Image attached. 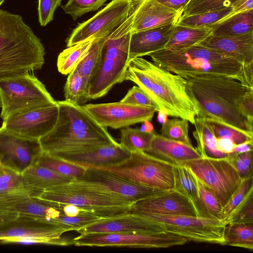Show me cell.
<instances>
[{"mask_svg":"<svg viewBox=\"0 0 253 253\" xmlns=\"http://www.w3.org/2000/svg\"><path fill=\"white\" fill-rule=\"evenodd\" d=\"M67 231L69 230L62 226L19 215L9 221L0 224V242L4 244L32 240L37 244L68 246L72 245V239L62 236Z\"/></svg>","mask_w":253,"mask_h":253,"instance_id":"12","label":"cell"},{"mask_svg":"<svg viewBox=\"0 0 253 253\" xmlns=\"http://www.w3.org/2000/svg\"><path fill=\"white\" fill-rule=\"evenodd\" d=\"M129 212L138 214L197 216L190 201L174 189L137 201L132 206Z\"/></svg>","mask_w":253,"mask_h":253,"instance_id":"20","label":"cell"},{"mask_svg":"<svg viewBox=\"0 0 253 253\" xmlns=\"http://www.w3.org/2000/svg\"><path fill=\"white\" fill-rule=\"evenodd\" d=\"M236 0H190L181 16L197 14L209 11L231 7Z\"/></svg>","mask_w":253,"mask_h":253,"instance_id":"43","label":"cell"},{"mask_svg":"<svg viewBox=\"0 0 253 253\" xmlns=\"http://www.w3.org/2000/svg\"><path fill=\"white\" fill-rule=\"evenodd\" d=\"M185 238L168 231L153 234H93L72 239L77 247H125L131 248H167L182 245Z\"/></svg>","mask_w":253,"mask_h":253,"instance_id":"11","label":"cell"},{"mask_svg":"<svg viewBox=\"0 0 253 253\" xmlns=\"http://www.w3.org/2000/svg\"><path fill=\"white\" fill-rule=\"evenodd\" d=\"M157 119L159 122L162 124L165 123L168 120L169 115L167 111L164 108L160 109L158 111Z\"/></svg>","mask_w":253,"mask_h":253,"instance_id":"57","label":"cell"},{"mask_svg":"<svg viewBox=\"0 0 253 253\" xmlns=\"http://www.w3.org/2000/svg\"><path fill=\"white\" fill-rule=\"evenodd\" d=\"M174 189L186 197L195 208L198 216L202 209L199 196L198 180L184 165H174Z\"/></svg>","mask_w":253,"mask_h":253,"instance_id":"31","label":"cell"},{"mask_svg":"<svg viewBox=\"0 0 253 253\" xmlns=\"http://www.w3.org/2000/svg\"><path fill=\"white\" fill-rule=\"evenodd\" d=\"M43 191L28 185L0 193V210L32 197H39Z\"/></svg>","mask_w":253,"mask_h":253,"instance_id":"42","label":"cell"},{"mask_svg":"<svg viewBox=\"0 0 253 253\" xmlns=\"http://www.w3.org/2000/svg\"><path fill=\"white\" fill-rule=\"evenodd\" d=\"M92 168L160 191L174 189V165L144 151L131 152L128 158L117 164Z\"/></svg>","mask_w":253,"mask_h":253,"instance_id":"9","label":"cell"},{"mask_svg":"<svg viewBox=\"0 0 253 253\" xmlns=\"http://www.w3.org/2000/svg\"><path fill=\"white\" fill-rule=\"evenodd\" d=\"M77 179L132 203L163 192L137 183L113 172L92 167Z\"/></svg>","mask_w":253,"mask_h":253,"instance_id":"17","label":"cell"},{"mask_svg":"<svg viewBox=\"0 0 253 253\" xmlns=\"http://www.w3.org/2000/svg\"><path fill=\"white\" fill-rule=\"evenodd\" d=\"M84 108L101 126L120 129L151 121L157 110L152 107L119 102L88 104Z\"/></svg>","mask_w":253,"mask_h":253,"instance_id":"14","label":"cell"},{"mask_svg":"<svg viewBox=\"0 0 253 253\" xmlns=\"http://www.w3.org/2000/svg\"><path fill=\"white\" fill-rule=\"evenodd\" d=\"M80 235L93 234H145L164 232V225L129 211L104 218L77 231Z\"/></svg>","mask_w":253,"mask_h":253,"instance_id":"19","label":"cell"},{"mask_svg":"<svg viewBox=\"0 0 253 253\" xmlns=\"http://www.w3.org/2000/svg\"><path fill=\"white\" fill-rule=\"evenodd\" d=\"M217 148L220 152L229 154L234 152L236 144L231 139L226 138H216Z\"/></svg>","mask_w":253,"mask_h":253,"instance_id":"52","label":"cell"},{"mask_svg":"<svg viewBox=\"0 0 253 253\" xmlns=\"http://www.w3.org/2000/svg\"><path fill=\"white\" fill-rule=\"evenodd\" d=\"M22 174L27 185L42 191L70 182L74 180L36 164L28 168Z\"/></svg>","mask_w":253,"mask_h":253,"instance_id":"27","label":"cell"},{"mask_svg":"<svg viewBox=\"0 0 253 253\" xmlns=\"http://www.w3.org/2000/svg\"><path fill=\"white\" fill-rule=\"evenodd\" d=\"M42 150L39 140L16 135L0 127V165L20 173L35 164Z\"/></svg>","mask_w":253,"mask_h":253,"instance_id":"18","label":"cell"},{"mask_svg":"<svg viewBox=\"0 0 253 253\" xmlns=\"http://www.w3.org/2000/svg\"><path fill=\"white\" fill-rule=\"evenodd\" d=\"M174 25H165L132 33L129 43V59L149 56L165 49Z\"/></svg>","mask_w":253,"mask_h":253,"instance_id":"24","label":"cell"},{"mask_svg":"<svg viewBox=\"0 0 253 253\" xmlns=\"http://www.w3.org/2000/svg\"><path fill=\"white\" fill-rule=\"evenodd\" d=\"M58 115V103L33 108L8 117L1 127L19 136L39 140L53 128Z\"/></svg>","mask_w":253,"mask_h":253,"instance_id":"16","label":"cell"},{"mask_svg":"<svg viewBox=\"0 0 253 253\" xmlns=\"http://www.w3.org/2000/svg\"><path fill=\"white\" fill-rule=\"evenodd\" d=\"M35 164L74 179L81 178L86 169L83 166L67 162L44 151H42Z\"/></svg>","mask_w":253,"mask_h":253,"instance_id":"35","label":"cell"},{"mask_svg":"<svg viewBox=\"0 0 253 253\" xmlns=\"http://www.w3.org/2000/svg\"><path fill=\"white\" fill-rule=\"evenodd\" d=\"M138 215L162 223L166 231L180 235L188 241L223 245L225 225L222 221L186 215Z\"/></svg>","mask_w":253,"mask_h":253,"instance_id":"13","label":"cell"},{"mask_svg":"<svg viewBox=\"0 0 253 253\" xmlns=\"http://www.w3.org/2000/svg\"><path fill=\"white\" fill-rule=\"evenodd\" d=\"M227 158L242 180L253 174V150L228 154Z\"/></svg>","mask_w":253,"mask_h":253,"instance_id":"47","label":"cell"},{"mask_svg":"<svg viewBox=\"0 0 253 253\" xmlns=\"http://www.w3.org/2000/svg\"><path fill=\"white\" fill-rule=\"evenodd\" d=\"M223 245L253 249V222H233L225 225Z\"/></svg>","mask_w":253,"mask_h":253,"instance_id":"33","label":"cell"},{"mask_svg":"<svg viewBox=\"0 0 253 253\" xmlns=\"http://www.w3.org/2000/svg\"><path fill=\"white\" fill-rule=\"evenodd\" d=\"M45 54L40 39L20 15L0 9V76L40 70Z\"/></svg>","mask_w":253,"mask_h":253,"instance_id":"5","label":"cell"},{"mask_svg":"<svg viewBox=\"0 0 253 253\" xmlns=\"http://www.w3.org/2000/svg\"><path fill=\"white\" fill-rule=\"evenodd\" d=\"M1 103L0 98V108H1Z\"/></svg>","mask_w":253,"mask_h":253,"instance_id":"59","label":"cell"},{"mask_svg":"<svg viewBox=\"0 0 253 253\" xmlns=\"http://www.w3.org/2000/svg\"><path fill=\"white\" fill-rule=\"evenodd\" d=\"M17 213L0 210V224L9 221L18 216Z\"/></svg>","mask_w":253,"mask_h":253,"instance_id":"55","label":"cell"},{"mask_svg":"<svg viewBox=\"0 0 253 253\" xmlns=\"http://www.w3.org/2000/svg\"><path fill=\"white\" fill-rule=\"evenodd\" d=\"M142 123L143 125L140 129L141 131L150 133L155 132L153 125L150 121H146Z\"/></svg>","mask_w":253,"mask_h":253,"instance_id":"56","label":"cell"},{"mask_svg":"<svg viewBox=\"0 0 253 253\" xmlns=\"http://www.w3.org/2000/svg\"><path fill=\"white\" fill-rule=\"evenodd\" d=\"M133 0H112L92 17L79 23L66 39L67 46L95 38L118 27L127 18Z\"/></svg>","mask_w":253,"mask_h":253,"instance_id":"15","label":"cell"},{"mask_svg":"<svg viewBox=\"0 0 253 253\" xmlns=\"http://www.w3.org/2000/svg\"><path fill=\"white\" fill-rule=\"evenodd\" d=\"M253 222V188L223 221L225 225L233 222Z\"/></svg>","mask_w":253,"mask_h":253,"instance_id":"44","label":"cell"},{"mask_svg":"<svg viewBox=\"0 0 253 253\" xmlns=\"http://www.w3.org/2000/svg\"><path fill=\"white\" fill-rule=\"evenodd\" d=\"M231 11L222 21L235 14L253 9V0H236L231 5Z\"/></svg>","mask_w":253,"mask_h":253,"instance_id":"51","label":"cell"},{"mask_svg":"<svg viewBox=\"0 0 253 253\" xmlns=\"http://www.w3.org/2000/svg\"><path fill=\"white\" fill-rule=\"evenodd\" d=\"M120 101L137 105L154 107L157 111L159 110L154 100L138 86L134 85L130 88Z\"/></svg>","mask_w":253,"mask_h":253,"instance_id":"48","label":"cell"},{"mask_svg":"<svg viewBox=\"0 0 253 253\" xmlns=\"http://www.w3.org/2000/svg\"><path fill=\"white\" fill-rule=\"evenodd\" d=\"M161 134L165 137L192 145L189 136V122L178 118L168 119L162 124Z\"/></svg>","mask_w":253,"mask_h":253,"instance_id":"40","label":"cell"},{"mask_svg":"<svg viewBox=\"0 0 253 253\" xmlns=\"http://www.w3.org/2000/svg\"><path fill=\"white\" fill-rule=\"evenodd\" d=\"M107 0H68L62 5L65 13L70 15L74 20L84 14L94 11L103 6Z\"/></svg>","mask_w":253,"mask_h":253,"instance_id":"45","label":"cell"},{"mask_svg":"<svg viewBox=\"0 0 253 253\" xmlns=\"http://www.w3.org/2000/svg\"><path fill=\"white\" fill-rule=\"evenodd\" d=\"M0 98L2 121L19 112L57 103L30 72L0 76Z\"/></svg>","mask_w":253,"mask_h":253,"instance_id":"8","label":"cell"},{"mask_svg":"<svg viewBox=\"0 0 253 253\" xmlns=\"http://www.w3.org/2000/svg\"><path fill=\"white\" fill-rule=\"evenodd\" d=\"M237 105L241 114L253 124V90L245 93L237 101Z\"/></svg>","mask_w":253,"mask_h":253,"instance_id":"50","label":"cell"},{"mask_svg":"<svg viewBox=\"0 0 253 253\" xmlns=\"http://www.w3.org/2000/svg\"><path fill=\"white\" fill-rule=\"evenodd\" d=\"M253 188V174L242 180V181L234 192L229 200L222 208V221H223L245 198L250 191Z\"/></svg>","mask_w":253,"mask_h":253,"instance_id":"46","label":"cell"},{"mask_svg":"<svg viewBox=\"0 0 253 253\" xmlns=\"http://www.w3.org/2000/svg\"><path fill=\"white\" fill-rule=\"evenodd\" d=\"M198 44L234 56L247 65L253 64V32L234 36L210 35Z\"/></svg>","mask_w":253,"mask_h":253,"instance_id":"23","label":"cell"},{"mask_svg":"<svg viewBox=\"0 0 253 253\" xmlns=\"http://www.w3.org/2000/svg\"><path fill=\"white\" fill-rule=\"evenodd\" d=\"M125 81L136 84L169 116L195 124L200 111L187 92L184 77L141 57L130 59Z\"/></svg>","mask_w":253,"mask_h":253,"instance_id":"1","label":"cell"},{"mask_svg":"<svg viewBox=\"0 0 253 253\" xmlns=\"http://www.w3.org/2000/svg\"><path fill=\"white\" fill-rule=\"evenodd\" d=\"M5 0H0V6L4 2Z\"/></svg>","mask_w":253,"mask_h":253,"instance_id":"58","label":"cell"},{"mask_svg":"<svg viewBox=\"0 0 253 253\" xmlns=\"http://www.w3.org/2000/svg\"><path fill=\"white\" fill-rule=\"evenodd\" d=\"M211 26L192 27L175 24L165 49L180 50L199 44L211 35Z\"/></svg>","mask_w":253,"mask_h":253,"instance_id":"29","label":"cell"},{"mask_svg":"<svg viewBox=\"0 0 253 253\" xmlns=\"http://www.w3.org/2000/svg\"><path fill=\"white\" fill-rule=\"evenodd\" d=\"M184 78L187 81V92L198 108L199 114L253 132V124L241 114L237 105V100L253 87L225 76L203 75Z\"/></svg>","mask_w":253,"mask_h":253,"instance_id":"3","label":"cell"},{"mask_svg":"<svg viewBox=\"0 0 253 253\" xmlns=\"http://www.w3.org/2000/svg\"><path fill=\"white\" fill-rule=\"evenodd\" d=\"M211 35L234 36L253 32V9L230 16L211 25Z\"/></svg>","mask_w":253,"mask_h":253,"instance_id":"30","label":"cell"},{"mask_svg":"<svg viewBox=\"0 0 253 253\" xmlns=\"http://www.w3.org/2000/svg\"><path fill=\"white\" fill-rule=\"evenodd\" d=\"M172 9L183 13V10L190 0H156Z\"/></svg>","mask_w":253,"mask_h":253,"instance_id":"53","label":"cell"},{"mask_svg":"<svg viewBox=\"0 0 253 253\" xmlns=\"http://www.w3.org/2000/svg\"><path fill=\"white\" fill-rule=\"evenodd\" d=\"M153 62L183 77L210 75L237 80L253 87V64L196 44L180 50L164 49L149 55Z\"/></svg>","mask_w":253,"mask_h":253,"instance_id":"2","label":"cell"},{"mask_svg":"<svg viewBox=\"0 0 253 253\" xmlns=\"http://www.w3.org/2000/svg\"><path fill=\"white\" fill-rule=\"evenodd\" d=\"M182 13L176 11L156 0H145L133 20L132 33L168 25H175Z\"/></svg>","mask_w":253,"mask_h":253,"instance_id":"22","label":"cell"},{"mask_svg":"<svg viewBox=\"0 0 253 253\" xmlns=\"http://www.w3.org/2000/svg\"><path fill=\"white\" fill-rule=\"evenodd\" d=\"M0 210L14 212L43 222L54 224L55 220L66 214L64 204L32 197ZM55 225V224H54Z\"/></svg>","mask_w":253,"mask_h":253,"instance_id":"26","label":"cell"},{"mask_svg":"<svg viewBox=\"0 0 253 253\" xmlns=\"http://www.w3.org/2000/svg\"><path fill=\"white\" fill-rule=\"evenodd\" d=\"M57 103L58 115L54 127L39 139L42 151L53 154L117 142L83 105L66 100Z\"/></svg>","mask_w":253,"mask_h":253,"instance_id":"4","label":"cell"},{"mask_svg":"<svg viewBox=\"0 0 253 253\" xmlns=\"http://www.w3.org/2000/svg\"><path fill=\"white\" fill-rule=\"evenodd\" d=\"M145 152L174 165L183 164L201 157L193 145L167 138L156 133Z\"/></svg>","mask_w":253,"mask_h":253,"instance_id":"25","label":"cell"},{"mask_svg":"<svg viewBox=\"0 0 253 253\" xmlns=\"http://www.w3.org/2000/svg\"><path fill=\"white\" fill-rule=\"evenodd\" d=\"M253 141H248L236 144L233 153H242L253 151Z\"/></svg>","mask_w":253,"mask_h":253,"instance_id":"54","label":"cell"},{"mask_svg":"<svg viewBox=\"0 0 253 253\" xmlns=\"http://www.w3.org/2000/svg\"><path fill=\"white\" fill-rule=\"evenodd\" d=\"M144 0H132L127 18L107 39L102 50L100 66L90 83V100L105 96L115 85L125 81L130 60L129 49L132 24L137 10Z\"/></svg>","mask_w":253,"mask_h":253,"instance_id":"6","label":"cell"},{"mask_svg":"<svg viewBox=\"0 0 253 253\" xmlns=\"http://www.w3.org/2000/svg\"><path fill=\"white\" fill-rule=\"evenodd\" d=\"M63 0H38L39 22L41 26H45L53 20L56 9L61 6Z\"/></svg>","mask_w":253,"mask_h":253,"instance_id":"49","label":"cell"},{"mask_svg":"<svg viewBox=\"0 0 253 253\" xmlns=\"http://www.w3.org/2000/svg\"><path fill=\"white\" fill-rule=\"evenodd\" d=\"M39 198L74 205L104 218L128 212L133 205L77 179L43 191Z\"/></svg>","mask_w":253,"mask_h":253,"instance_id":"7","label":"cell"},{"mask_svg":"<svg viewBox=\"0 0 253 253\" xmlns=\"http://www.w3.org/2000/svg\"><path fill=\"white\" fill-rule=\"evenodd\" d=\"M199 196L202 209V217L222 221V208L213 194L198 180Z\"/></svg>","mask_w":253,"mask_h":253,"instance_id":"41","label":"cell"},{"mask_svg":"<svg viewBox=\"0 0 253 253\" xmlns=\"http://www.w3.org/2000/svg\"><path fill=\"white\" fill-rule=\"evenodd\" d=\"M231 7H229L189 16H181L176 24L195 28L211 26L225 17L231 12Z\"/></svg>","mask_w":253,"mask_h":253,"instance_id":"39","label":"cell"},{"mask_svg":"<svg viewBox=\"0 0 253 253\" xmlns=\"http://www.w3.org/2000/svg\"><path fill=\"white\" fill-rule=\"evenodd\" d=\"M155 133L142 131L137 128L126 127L121 130L120 144L130 153L146 152Z\"/></svg>","mask_w":253,"mask_h":253,"instance_id":"38","label":"cell"},{"mask_svg":"<svg viewBox=\"0 0 253 253\" xmlns=\"http://www.w3.org/2000/svg\"><path fill=\"white\" fill-rule=\"evenodd\" d=\"M67 162L84 167H105L121 163L130 153L116 142L85 149L50 154Z\"/></svg>","mask_w":253,"mask_h":253,"instance_id":"21","label":"cell"},{"mask_svg":"<svg viewBox=\"0 0 253 253\" xmlns=\"http://www.w3.org/2000/svg\"><path fill=\"white\" fill-rule=\"evenodd\" d=\"M183 165L203 186L213 194L222 208L242 181L227 157H201L187 161Z\"/></svg>","mask_w":253,"mask_h":253,"instance_id":"10","label":"cell"},{"mask_svg":"<svg viewBox=\"0 0 253 253\" xmlns=\"http://www.w3.org/2000/svg\"><path fill=\"white\" fill-rule=\"evenodd\" d=\"M89 84L76 68L69 74L64 87L66 101L82 105L88 100Z\"/></svg>","mask_w":253,"mask_h":253,"instance_id":"34","label":"cell"},{"mask_svg":"<svg viewBox=\"0 0 253 253\" xmlns=\"http://www.w3.org/2000/svg\"><path fill=\"white\" fill-rule=\"evenodd\" d=\"M93 39L67 47L60 52L57 60V67L59 72L66 75L75 69L86 53Z\"/></svg>","mask_w":253,"mask_h":253,"instance_id":"36","label":"cell"},{"mask_svg":"<svg viewBox=\"0 0 253 253\" xmlns=\"http://www.w3.org/2000/svg\"><path fill=\"white\" fill-rule=\"evenodd\" d=\"M194 125L195 130L193 133L197 144L196 149L201 157L214 158L227 157L228 155L218 150L216 137L206 123L204 116L199 114L196 117Z\"/></svg>","mask_w":253,"mask_h":253,"instance_id":"32","label":"cell"},{"mask_svg":"<svg viewBox=\"0 0 253 253\" xmlns=\"http://www.w3.org/2000/svg\"><path fill=\"white\" fill-rule=\"evenodd\" d=\"M206 122L216 138H228L236 144L253 141V132L244 130L219 120L205 117Z\"/></svg>","mask_w":253,"mask_h":253,"instance_id":"37","label":"cell"},{"mask_svg":"<svg viewBox=\"0 0 253 253\" xmlns=\"http://www.w3.org/2000/svg\"><path fill=\"white\" fill-rule=\"evenodd\" d=\"M117 28L104 31L94 38L86 53L76 67L89 85L100 66L105 43L110 35Z\"/></svg>","mask_w":253,"mask_h":253,"instance_id":"28","label":"cell"}]
</instances>
